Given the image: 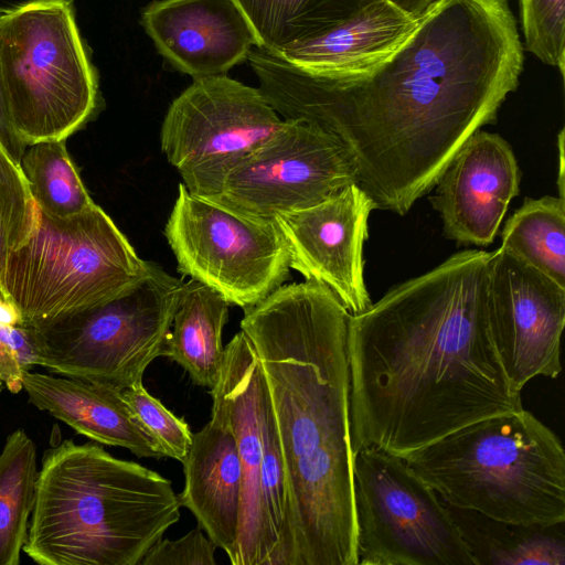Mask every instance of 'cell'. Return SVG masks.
Returning a JSON list of instances; mask_svg holds the SVG:
<instances>
[{
  "mask_svg": "<svg viewBox=\"0 0 565 565\" xmlns=\"http://www.w3.org/2000/svg\"><path fill=\"white\" fill-rule=\"evenodd\" d=\"M247 61L284 120H306L348 149L376 210L405 215L467 139L519 86L524 53L509 0H436L366 72L320 76L255 46Z\"/></svg>",
  "mask_w": 565,
  "mask_h": 565,
  "instance_id": "obj_1",
  "label": "cell"
},
{
  "mask_svg": "<svg viewBox=\"0 0 565 565\" xmlns=\"http://www.w3.org/2000/svg\"><path fill=\"white\" fill-rule=\"evenodd\" d=\"M490 254L456 253L350 316L354 454L373 447L404 458L473 422L523 408L490 331Z\"/></svg>",
  "mask_w": 565,
  "mask_h": 565,
  "instance_id": "obj_2",
  "label": "cell"
},
{
  "mask_svg": "<svg viewBox=\"0 0 565 565\" xmlns=\"http://www.w3.org/2000/svg\"><path fill=\"white\" fill-rule=\"evenodd\" d=\"M351 313L315 280L244 310L279 438L286 509L266 565H358L347 352Z\"/></svg>",
  "mask_w": 565,
  "mask_h": 565,
  "instance_id": "obj_3",
  "label": "cell"
},
{
  "mask_svg": "<svg viewBox=\"0 0 565 565\" xmlns=\"http://www.w3.org/2000/svg\"><path fill=\"white\" fill-rule=\"evenodd\" d=\"M181 507L158 472L65 439L42 457L23 552L41 565H140Z\"/></svg>",
  "mask_w": 565,
  "mask_h": 565,
  "instance_id": "obj_4",
  "label": "cell"
},
{
  "mask_svg": "<svg viewBox=\"0 0 565 565\" xmlns=\"http://www.w3.org/2000/svg\"><path fill=\"white\" fill-rule=\"evenodd\" d=\"M403 459L448 505L509 523H565L563 445L524 408L473 422Z\"/></svg>",
  "mask_w": 565,
  "mask_h": 565,
  "instance_id": "obj_5",
  "label": "cell"
},
{
  "mask_svg": "<svg viewBox=\"0 0 565 565\" xmlns=\"http://www.w3.org/2000/svg\"><path fill=\"white\" fill-rule=\"evenodd\" d=\"M0 68L10 119L25 146L65 140L96 111L98 75L72 0L2 10Z\"/></svg>",
  "mask_w": 565,
  "mask_h": 565,
  "instance_id": "obj_6",
  "label": "cell"
},
{
  "mask_svg": "<svg viewBox=\"0 0 565 565\" xmlns=\"http://www.w3.org/2000/svg\"><path fill=\"white\" fill-rule=\"evenodd\" d=\"M150 266L96 203L66 218L39 211L31 237L8 256L0 287L40 329L131 291Z\"/></svg>",
  "mask_w": 565,
  "mask_h": 565,
  "instance_id": "obj_7",
  "label": "cell"
},
{
  "mask_svg": "<svg viewBox=\"0 0 565 565\" xmlns=\"http://www.w3.org/2000/svg\"><path fill=\"white\" fill-rule=\"evenodd\" d=\"M183 280L151 262L143 281L34 333V365L122 391L163 355Z\"/></svg>",
  "mask_w": 565,
  "mask_h": 565,
  "instance_id": "obj_8",
  "label": "cell"
},
{
  "mask_svg": "<svg viewBox=\"0 0 565 565\" xmlns=\"http://www.w3.org/2000/svg\"><path fill=\"white\" fill-rule=\"evenodd\" d=\"M354 509L358 565H476L448 505L401 457L355 454Z\"/></svg>",
  "mask_w": 565,
  "mask_h": 565,
  "instance_id": "obj_9",
  "label": "cell"
},
{
  "mask_svg": "<svg viewBox=\"0 0 565 565\" xmlns=\"http://www.w3.org/2000/svg\"><path fill=\"white\" fill-rule=\"evenodd\" d=\"M178 271L243 310L287 279L286 242L274 222L242 216L191 194L183 183L164 227Z\"/></svg>",
  "mask_w": 565,
  "mask_h": 565,
  "instance_id": "obj_10",
  "label": "cell"
},
{
  "mask_svg": "<svg viewBox=\"0 0 565 565\" xmlns=\"http://www.w3.org/2000/svg\"><path fill=\"white\" fill-rule=\"evenodd\" d=\"M353 183V161L337 136L306 120H285L235 161L203 199L252 220L274 222Z\"/></svg>",
  "mask_w": 565,
  "mask_h": 565,
  "instance_id": "obj_11",
  "label": "cell"
},
{
  "mask_svg": "<svg viewBox=\"0 0 565 565\" xmlns=\"http://www.w3.org/2000/svg\"><path fill=\"white\" fill-rule=\"evenodd\" d=\"M284 122L259 88L226 74L193 78L164 116L161 150L186 190L204 198L235 161Z\"/></svg>",
  "mask_w": 565,
  "mask_h": 565,
  "instance_id": "obj_12",
  "label": "cell"
},
{
  "mask_svg": "<svg viewBox=\"0 0 565 565\" xmlns=\"http://www.w3.org/2000/svg\"><path fill=\"white\" fill-rule=\"evenodd\" d=\"M487 308L495 349L515 391L536 376L559 375L564 287L499 247L489 258Z\"/></svg>",
  "mask_w": 565,
  "mask_h": 565,
  "instance_id": "obj_13",
  "label": "cell"
},
{
  "mask_svg": "<svg viewBox=\"0 0 565 565\" xmlns=\"http://www.w3.org/2000/svg\"><path fill=\"white\" fill-rule=\"evenodd\" d=\"M373 210V201L353 183L321 203L275 218L290 268L306 280L328 287L351 315L372 303L364 280L363 248Z\"/></svg>",
  "mask_w": 565,
  "mask_h": 565,
  "instance_id": "obj_14",
  "label": "cell"
},
{
  "mask_svg": "<svg viewBox=\"0 0 565 565\" xmlns=\"http://www.w3.org/2000/svg\"><path fill=\"white\" fill-rule=\"evenodd\" d=\"M520 181L508 141L498 134L477 130L454 156L429 199L444 235L459 245L489 246L510 202L519 195Z\"/></svg>",
  "mask_w": 565,
  "mask_h": 565,
  "instance_id": "obj_15",
  "label": "cell"
},
{
  "mask_svg": "<svg viewBox=\"0 0 565 565\" xmlns=\"http://www.w3.org/2000/svg\"><path fill=\"white\" fill-rule=\"evenodd\" d=\"M141 24L159 53L193 78L224 75L259 46L235 0H156Z\"/></svg>",
  "mask_w": 565,
  "mask_h": 565,
  "instance_id": "obj_16",
  "label": "cell"
},
{
  "mask_svg": "<svg viewBox=\"0 0 565 565\" xmlns=\"http://www.w3.org/2000/svg\"><path fill=\"white\" fill-rule=\"evenodd\" d=\"M266 382L256 353L241 330L224 348L210 390L212 411L231 428L242 469V502L233 565H262L259 487L263 462L262 405Z\"/></svg>",
  "mask_w": 565,
  "mask_h": 565,
  "instance_id": "obj_17",
  "label": "cell"
},
{
  "mask_svg": "<svg viewBox=\"0 0 565 565\" xmlns=\"http://www.w3.org/2000/svg\"><path fill=\"white\" fill-rule=\"evenodd\" d=\"M184 488L179 494L181 505L190 510L200 527L230 563L235 556L238 536L242 469L234 435L216 412L198 433L181 462Z\"/></svg>",
  "mask_w": 565,
  "mask_h": 565,
  "instance_id": "obj_18",
  "label": "cell"
},
{
  "mask_svg": "<svg viewBox=\"0 0 565 565\" xmlns=\"http://www.w3.org/2000/svg\"><path fill=\"white\" fill-rule=\"evenodd\" d=\"M22 390L32 405L49 412L77 434L99 444L126 448L138 458H162L138 425L121 391L30 370L23 374Z\"/></svg>",
  "mask_w": 565,
  "mask_h": 565,
  "instance_id": "obj_19",
  "label": "cell"
},
{
  "mask_svg": "<svg viewBox=\"0 0 565 565\" xmlns=\"http://www.w3.org/2000/svg\"><path fill=\"white\" fill-rule=\"evenodd\" d=\"M417 19L388 0H375L329 31L274 53L316 75L355 76L391 55Z\"/></svg>",
  "mask_w": 565,
  "mask_h": 565,
  "instance_id": "obj_20",
  "label": "cell"
},
{
  "mask_svg": "<svg viewBox=\"0 0 565 565\" xmlns=\"http://www.w3.org/2000/svg\"><path fill=\"white\" fill-rule=\"evenodd\" d=\"M230 303L215 290L191 279L183 282L163 356L179 364L196 385L212 388L224 356L222 331Z\"/></svg>",
  "mask_w": 565,
  "mask_h": 565,
  "instance_id": "obj_21",
  "label": "cell"
},
{
  "mask_svg": "<svg viewBox=\"0 0 565 565\" xmlns=\"http://www.w3.org/2000/svg\"><path fill=\"white\" fill-rule=\"evenodd\" d=\"M448 509L476 565H565L564 523H509Z\"/></svg>",
  "mask_w": 565,
  "mask_h": 565,
  "instance_id": "obj_22",
  "label": "cell"
},
{
  "mask_svg": "<svg viewBox=\"0 0 565 565\" xmlns=\"http://www.w3.org/2000/svg\"><path fill=\"white\" fill-rule=\"evenodd\" d=\"M375 0H235L259 46L271 52L316 38Z\"/></svg>",
  "mask_w": 565,
  "mask_h": 565,
  "instance_id": "obj_23",
  "label": "cell"
},
{
  "mask_svg": "<svg viewBox=\"0 0 565 565\" xmlns=\"http://www.w3.org/2000/svg\"><path fill=\"white\" fill-rule=\"evenodd\" d=\"M500 247L565 288V200L525 198L504 223Z\"/></svg>",
  "mask_w": 565,
  "mask_h": 565,
  "instance_id": "obj_24",
  "label": "cell"
},
{
  "mask_svg": "<svg viewBox=\"0 0 565 565\" xmlns=\"http://www.w3.org/2000/svg\"><path fill=\"white\" fill-rule=\"evenodd\" d=\"M36 447L21 428L0 452V565H18L35 502Z\"/></svg>",
  "mask_w": 565,
  "mask_h": 565,
  "instance_id": "obj_25",
  "label": "cell"
},
{
  "mask_svg": "<svg viewBox=\"0 0 565 565\" xmlns=\"http://www.w3.org/2000/svg\"><path fill=\"white\" fill-rule=\"evenodd\" d=\"M20 167L40 212L66 218L95 204L66 149L65 140H44L26 146Z\"/></svg>",
  "mask_w": 565,
  "mask_h": 565,
  "instance_id": "obj_26",
  "label": "cell"
},
{
  "mask_svg": "<svg viewBox=\"0 0 565 565\" xmlns=\"http://www.w3.org/2000/svg\"><path fill=\"white\" fill-rule=\"evenodd\" d=\"M39 209L18 163L0 142V279L8 256L33 234Z\"/></svg>",
  "mask_w": 565,
  "mask_h": 565,
  "instance_id": "obj_27",
  "label": "cell"
},
{
  "mask_svg": "<svg viewBox=\"0 0 565 565\" xmlns=\"http://www.w3.org/2000/svg\"><path fill=\"white\" fill-rule=\"evenodd\" d=\"M121 394L138 425L150 437L161 456L182 462L193 439L188 423L149 394L142 382L122 390Z\"/></svg>",
  "mask_w": 565,
  "mask_h": 565,
  "instance_id": "obj_28",
  "label": "cell"
},
{
  "mask_svg": "<svg viewBox=\"0 0 565 565\" xmlns=\"http://www.w3.org/2000/svg\"><path fill=\"white\" fill-rule=\"evenodd\" d=\"M525 49L565 71V0H520Z\"/></svg>",
  "mask_w": 565,
  "mask_h": 565,
  "instance_id": "obj_29",
  "label": "cell"
},
{
  "mask_svg": "<svg viewBox=\"0 0 565 565\" xmlns=\"http://www.w3.org/2000/svg\"><path fill=\"white\" fill-rule=\"evenodd\" d=\"M34 333L0 287V380L11 393L22 390L24 372L34 366Z\"/></svg>",
  "mask_w": 565,
  "mask_h": 565,
  "instance_id": "obj_30",
  "label": "cell"
},
{
  "mask_svg": "<svg viewBox=\"0 0 565 565\" xmlns=\"http://www.w3.org/2000/svg\"><path fill=\"white\" fill-rule=\"evenodd\" d=\"M216 545L200 526L178 540L160 539L140 565H215Z\"/></svg>",
  "mask_w": 565,
  "mask_h": 565,
  "instance_id": "obj_31",
  "label": "cell"
},
{
  "mask_svg": "<svg viewBox=\"0 0 565 565\" xmlns=\"http://www.w3.org/2000/svg\"><path fill=\"white\" fill-rule=\"evenodd\" d=\"M0 142L9 154L20 163L26 146L17 135L8 110L0 68Z\"/></svg>",
  "mask_w": 565,
  "mask_h": 565,
  "instance_id": "obj_32",
  "label": "cell"
},
{
  "mask_svg": "<svg viewBox=\"0 0 565 565\" xmlns=\"http://www.w3.org/2000/svg\"><path fill=\"white\" fill-rule=\"evenodd\" d=\"M413 18L420 17L436 0H388Z\"/></svg>",
  "mask_w": 565,
  "mask_h": 565,
  "instance_id": "obj_33",
  "label": "cell"
},
{
  "mask_svg": "<svg viewBox=\"0 0 565 565\" xmlns=\"http://www.w3.org/2000/svg\"><path fill=\"white\" fill-rule=\"evenodd\" d=\"M558 158H559V172L557 178L558 198L565 200L564 194V130L562 129L558 135Z\"/></svg>",
  "mask_w": 565,
  "mask_h": 565,
  "instance_id": "obj_34",
  "label": "cell"
},
{
  "mask_svg": "<svg viewBox=\"0 0 565 565\" xmlns=\"http://www.w3.org/2000/svg\"><path fill=\"white\" fill-rule=\"evenodd\" d=\"M3 386H4V383L0 380V393L2 392Z\"/></svg>",
  "mask_w": 565,
  "mask_h": 565,
  "instance_id": "obj_35",
  "label": "cell"
},
{
  "mask_svg": "<svg viewBox=\"0 0 565 565\" xmlns=\"http://www.w3.org/2000/svg\"><path fill=\"white\" fill-rule=\"evenodd\" d=\"M1 11H2V10H1V8H0V12H1Z\"/></svg>",
  "mask_w": 565,
  "mask_h": 565,
  "instance_id": "obj_36",
  "label": "cell"
}]
</instances>
